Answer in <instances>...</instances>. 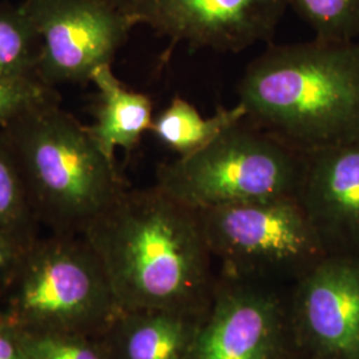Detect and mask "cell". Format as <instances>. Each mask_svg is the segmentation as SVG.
Listing matches in <instances>:
<instances>
[{"mask_svg":"<svg viewBox=\"0 0 359 359\" xmlns=\"http://www.w3.org/2000/svg\"><path fill=\"white\" fill-rule=\"evenodd\" d=\"M124 311L203 313L218 274L200 216L157 185L121 193L83 233Z\"/></svg>","mask_w":359,"mask_h":359,"instance_id":"cell-1","label":"cell"},{"mask_svg":"<svg viewBox=\"0 0 359 359\" xmlns=\"http://www.w3.org/2000/svg\"><path fill=\"white\" fill-rule=\"evenodd\" d=\"M246 120L302 154L359 140V41L270 46L238 83Z\"/></svg>","mask_w":359,"mask_h":359,"instance_id":"cell-2","label":"cell"},{"mask_svg":"<svg viewBox=\"0 0 359 359\" xmlns=\"http://www.w3.org/2000/svg\"><path fill=\"white\" fill-rule=\"evenodd\" d=\"M1 129L39 224L52 233L83 234L128 188L87 126L63 111L56 97L27 109Z\"/></svg>","mask_w":359,"mask_h":359,"instance_id":"cell-3","label":"cell"},{"mask_svg":"<svg viewBox=\"0 0 359 359\" xmlns=\"http://www.w3.org/2000/svg\"><path fill=\"white\" fill-rule=\"evenodd\" d=\"M0 309L28 334L102 337L123 311L83 234L38 236L25 248Z\"/></svg>","mask_w":359,"mask_h":359,"instance_id":"cell-4","label":"cell"},{"mask_svg":"<svg viewBox=\"0 0 359 359\" xmlns=\"http://www.w3.org/2000/svg\"><path fill=\"white\" fill-rule=\"evenodd\" d=\"M305 154L245 118L201 151L160 164L154 185L196 212L295 197Z\"/></svg>","mask_w":359,"mask_h":359,"instance_id":"cell-5","label":"cell"},{"mask_svg":"<svg viewBox=\"0 0 359 359\" xmlns=\"http://www.w3.org/2000/svg\"><path fill=\"white\" fill-rule=\"evenodd\" d=\"M197 213L222 280L287 290L326 256L295 197Z\"/></svg>","mask_w":359,"mask_h":359,"instance_id":"cell-6","label":"cell"},{"mask_svg":"<svg viewBox=\"0 0 359 359\" xmlns=\"http://www.w3.org/2000/svg\"><path fill=\"white\" fill-rule=\"evenodd\" d=\"M40 41L38 76L53 87L90 81L112 65L135 27L128 13L108 0H25Z\"/></svg>","mask_w":359,"mask_h":359,"instance_id":"cell-7","label":"cell"},{"mask_svg":"<svg viewBox=\"0 0 359 359\" xmlns=\"http://www.w3.org/2000/svg\"><path fill=\"white\" fill-rule=\"evenodd\" d=\"M286 292L218 277L191 359H290Z\"/></svg>","mask_w":359,"mask_h":359,"instance_id":"cell-8","label":"cell"},{"mask_svg":"<svg viewBox=\"0 0 359 359\" xmlns=\"http://www.w3.org/2000/svg\"><path fill=\"white\" fill-rule=\"evenodd\" d=\"M286 306L297 354L359 359V258L323 257L287 289Z\"/></svg>","mask_w":359,"mask_h":359,"instance_id":"cell-9","label":"cell"},{"mask_svg":"<svg viewBox=\"0 0 359 359\" xmlns=\"http://www.w3.org/2000/svg\"><path fill=\"white\" fill-rule=\"evenodd\" d=\"M135 26L193 48L241 52L273 36L287 0H132L121 6Z\"/></svg>","mask_w":359,"mask_h":359,"instance_id":"cell-10","label":"cell"},{"mask_svg":"<svg viewBox=\"0 0 359 359\" xmlns=\"http://www.w3.org/2000/svg\"><path fill=\"white\" fill-rule=\"evenodd\" d=\"M295 198L326 256L359 258V140L305 154Z\"/></svg>","mask_w":359,"mask_h":359,"instance_id":"cell-11","label":"cell"},{"mask_svg":"<svg viewBox=\"0 0 359 359\" xmlns=\"http://www.w3.org/2000/svg\"><path fill=\"white\" fill-rule=\"evenodd\" d=\"M204 313L123 310L102 339L109 359H191Z\"/></svg>","mask_w":359,"mask_h":359,"instance_id":"cell-12","label":"cell"},{"mask_svg":"<svg viewBox=\"0 0 359 359\" xmlns=\"http://www.w3.org/2000/svg\"><path fill=\"white\" fill-rule=\"evenodd\" d=\"M90 81L99 90L90 137L111 161L117 148L132 151L154 123L152 100L140 92L126 88L112 71V65L95 69Z\"/></svg>","mask_w":359,"mask_h":359,"instance_id":"cell-13","label":"cell"},{"mask_svg":"<svg viewBox=\"0 0 359 359\" xmlns=\"http://www.w3.org/2000/svg\"><path fill=\"white\" fill-rule=\"evenodd\" d=\"M245 118L246 112L240 103L231 108H218L215 115L203 117L193 104L176 96L154 117L151 133L168 149L184 157L201 151Z\"/></svg>","mask_w":359,"mask_h":359,"instance_id":"cell-14","label":"cell"},{"mask_svg":"<svg viewBox=\"0 0 359 359\" xmlns=\"http://www.w3.org/2000/svg\"><path fill=\"white\" fill-rule=\"evenodd\" d=\"M39 226L20 165L6 133L0 129V231L28 246L38 237Z\"/></svg>","mask_w":359,"mask_h":359,"instance_id":"cell-15","label":"cell"},{"mask_svg":"<svg viewBox=\"0 0 359 359\" xmlns=\"http://www.w3.org/2000/svg\"><path fill=\"white\" fill-rule=\"evenodd\" d=\"M40 41L22 4L0 6V80L39 79Z\"/></svg>","mask_w":359,"mask_h":359,"instance_id":"cell-16","label":"cell"},{"mask_svg":"<svg viewBox=\"0 0 359 359\" xmlns=\"http://www.w3.org/2000/svg\"><path fill=\"white\" fill-rule=\"evenodd\" d=\"M316 38L351 41L359 36V0H287Z\"/></svg>","mask_w":359,"mask_h":359,"instance_id":"cell-17","label":"cell"},{"mask_svg":"<svg viewBox=\"0 0 359 359\" xmlns=\"http://www.w3.org/2000/svg\"><path fill=\"white\" fill-rule=\"evenodd\" d=\"M27 359H109L102 337L23 333Z\"/></svg>","mask_w":359,"mask_h":359,"instance_id":"cell-18","label":"cell"},{"mask_svg":"<svg viewBox=\"0 0 359 359\" xmlns=\"http://www.w3.org/2000/svg\"><path fill=\"white\" fill-rule=\"evenodd\" d=\"M55 99L53 87L40 79L0 80V129L27 109Z\"/></svg>","mask_w":359,"mask_h":359,"instance_id":"cell-19","label":"cell"},{"mask_svg":"<svg viewBox=\"0 0 359 359\" xmlns=\"http://www.w3.org/2000/svg\"><path fill=\"white\" fill-rule=\"evenodd\" d=\"M0 359H27L23 335L0 309Z\"/></svg>","mask_w":359,"mask_h":359,"instance_id":"cell-20","label":"cell"},{"mask_svg":"<svg viewBox=\"0 0 359 359\" xmlns=\"http://www.w3.org/2000/svg\"><path fill=\"white\" fill-rule=\"evenodd\" d=\"M25 248L26 246L19 244L13 237L0 231V297L10 281Z\"/></svg>","mask_w":359,"mask_h":359,"instance_id":"cell-21","label":"cell"},{"mask_svg":"<svg viewBox=\"0 0 359 359\" xmlns=\"http://www.w3.org/2000/svg\"><path fill=\"white\" fill-rule=\"evenodd\" d=\"M108 1H112L115 4H118V6H124V4H127V3L132 1V0H108Z\"/></svg>","mask_w":359,"mask_h":359,"instance_id":"cell-22","label":"cell"},{"mask_svg":"<svg viewBox=\"0 0 359 359\" xmlns=\"http://www.w3.org/2000/svg\"><path fill=\"white\" fill-rule=\"evenodd\" d=\"M290 359H309V358H305V357H302V355H299V354H297V353H295L294 355H293V357H292V358Z\"/></svg>","mask_w":359,"mask_h":359,"instance_id":"cell-23","label":"cell"}]
</instances>
